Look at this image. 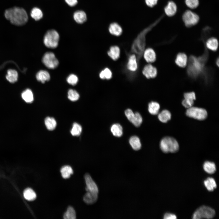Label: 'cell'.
<instances>
[{
    "mask_svg": "<svg viewBox=\"0 0 219 219\" xmlns=\"http://www.w3.org/2000/svg\"><path fill=\"white\" fill-rule=\"evenodd\" d=\"M18 76L17 72L16 70L9 69L7 71L6 77L9 82L14 83L17 80Z\"/></svg>",
    "mask_w": 219,
    "mask_h": 219,
    "instance_id": "cell-33",
    "label": "cell"
},
{
    "mask_svg": "<svg viewBox=\"0 0 219 219\" xmlns=\"http://www.w3.org/2000/svg\"><path fill=\"white\" fill-rule=\"evenodd\" d=\"M108 30L110 34L117 36L121 35L123 32L121 26L116 22H113L110 24Z\"/></svg>",
    "mask_w": 219,
    "mask_h": 219,
    "instance_id": "cell-14",
    "label": "cell"
},
{
    "mask_svg": "<svg viewBox=\"0 0 219 219\" xmlns=\"http://www.w3.org/2000/svg\"><path fill=\"white\" fill-rule=\"evenodd\" d=\"M59 39L58 33L54 30H50L44 35L43 42L45 46L50 48H55L58 46Z\"/></svg>",
    "mask_w": 219,
    "mask_h": 219,
    "instance_id": "cell-5",
    "label": "cell"
},
{
    "mask_svg": "<svg viewBox=\"0 0 219 219\" xmlns=\"http://www.w3.org/2000/svg\"><path fill=\"white\" fill-rule=\"evenodd\" d=\"M42 61L48 68L54 69L58 65L59 62L54 54L51 52H47L43 55Z\"/></svg>",
    "mask_w": 219,
    "mask_h": 219,
    "instance_id": "cell-8",
    "label": "cell"
},
{
    "mask_svg": "<svg viewBox=\"0 0 219 219\" xmlns=\"http://www.w3.org/2000/svg\"><path fill=\"white\" fill-rule=\"evenodd\" d=\"M22 97L26 103H30L33 100V96L31 90L29 89H26L22 93Z\"/></svg>",
    "mask_w": 219,
    "mask_h": 219,
    "instance_id": "cell-25",
    "label": "cell"
},
{
    "mask_svg": "<svg viewBox=\"0 0 219 219\" xmlns=\"http://www.w3.org/2000/svg\"><path fill=\"white\" fill-rule=\"evenodd\" d=\"M129 143L135 150H138L141 148V145L139 138L136 136H133L130 139Z\"/></svg>",
    "mask_w": 219,
    "mask_h": 219,
    "instance_id": "cell-22",
    "label": "cell"
},
{
    "mask_svg": "<svg viewBox=\"0 0 219 219\" xmlns=\"http://www.w3.org/2000/svg\"><path fill=\"white\" fill-rule=\"evenodd\" d=\"M138 66L135 54H129L127 65V69L130 71H135L137 70Z\"/></svg>",
    "mask_w": 219,
    "mask_h": 219,
    "instance_id": "cell-13",
    "label": "cell"
},
{
    "mask_svg": "<svg viewBox=\"0 0 219 219\" xmlns=\"http://www.w3.org/2000/svg\"><path fill=\"white\" fill-rule=\"evenodd\" d=\"M111 131L113 134L116 137H120L123 134V128L119 123L113 124L111 127Z\"/></svg>",
    "mask_w": 219,
    "mask_h": 219,
    "instance_id": "cell-28",
    "label": "cell"
},
{
    "mask_svg": "<svg viewBox=\"0 0 219 219\" xmlns=\"http://www.w3.org/2000/svg\"><path fill=\"white\" fill-rule=\"evenodd\" d=\"M62 177L65 179L69 178L73 173L72 168L69 165L63 166L60 170Z\"/></svg>",
    "mask_w": 219,
    "mask_h": 219,
    "instance_id": "cell-26",
    "label": "cell"
},
{
    "mask_svg": "<svg viewBox=\"0 0 219 219\" xmlns=\"http://www.w3.org/2000/svg\"><path fill=\"white\" fill-rule=\"evenodd\" d=\"M125 115L128 120L135 127H139L142 122V118L138 112L134 113L131 109H127L125 111Z\"/></svg>",
    "mask_w": 219,
    "mask_h": 219,
    "instance_id": "cell-10",
    "label": "cell"
},
{
    "mask_svg": "<svg viewBox=\"0 0 219 219\" xmlns=\"http://www.w3.org/2000/svg\"><path fill=\"white\" fill-rule=\"evenodd\" d=\"M175 62L178 66L182 68L185 67L187 62L186 55L183 53L178 54L176 56Z\"/></svg>",
    "mask_w": 219,
    "mask_h": 219,
    "instance_id": "cell-19",
    "label": "cell"
},
{
    "mask_svg": "<svg viewBox=\"0 0 219 219\" xmlns=\"http://www.w3.org/2000/svg\"><path fill=\"white\" fill-rule=\"evenodd\" d=\"M98 195V194L87 192L83 196V200L87 204H93L97 201Z\"/></svg>",
    "mask_w": 219,
    "mask_h": 219,
    "instance_id": "cell-17",
    "label": "cell"
},
{
    "mask_svg": "<svg viewBox=\"0 0 219 219\" xmlns=\"http://www.w3.org/2000/svg\"><path fill=\"white\" fill-rule=\"evenodd\" d=\"M79 98V95L75 90L70 89L68 92V98L71 101H75L77 100Z\"/></svg>",
    "mask_w": 219,
    "mask_h": 219,
    "instance_id": "cell-38",
    "label": "cell"
},
{
    "mask_svg": "<svg viewBox=\"0 0 219 219\" xmlns=\"http://www.w3.org/2000/svg\"><path fill=\"white\" fill-rule=\"evenodd\" d=\"M160 108V106L158 103L153 101L149 103L148 110L151 114L156 115L158 113Z\"/></svg>",
    "mask_w": 219,
    "mask_h": 219,
    "instance_id": "cell-31",
    "label": "cell"
},
{
    "mask_svg": "<svg viewBox=\"0 0 219 219\" xmlns=\"http://www.w3.org/2000/svg\"><path fill=\"white\" fill-rule=\"evenodd\" d=\"M24 198L27 200L31 201L36 198V194L33 189L30 188L26 189L23 193Z\"/></svg>",
    "mask_w": 219,
    "mask_h": 219,
    "instance_id": "cell-23",
    "label": "cell"
},
{
    "mask_svg": "<svg viewBox=\"0 0 219 219\" xmlns=\"http://www.w3.org/2000/svg\"><path fill=\"white\" fill-rule=\"evenodd\" d=\"M184 99L195 100L196 99L195 94L194 92H191L186 93L184 95Z\"/></svg>",
    "mask_w": 219,
    "mask_h": 219,
    "instance_id": "cell-42",
    "label": "cell"
},
{
    "mask_svg": "<svg viewBox=\"0 0 219 219\" xmlns=\"http://www.w3.org/2000/svg\"><path fill=\"white\" fill-rule=\"evenodd\" d=\"M189 61L188 73L192 77H196L203 70V64L202 60L192 56L189 58Z\"/></svg>",
    "mask_w": 219,
    "mask_h": 219,
    "instance_id": "cell-4",
    "label": "cell"
},
{
    "mask_svg": "<svg viewBox=\"0 0 219 219\" xmlns=\"http://www.w3.org/2000/svg\"><path fill=\"white\" fill-rule=\"evenodd\" d=\"M164 219H175L177 218L176 216L173 214L167 213L165 214L164 216Z\"/></svg>",
    "mask_w": 219,
    "mask_h": 219,
    "instance_id": "cell-44",
    "label": "cell"
},
{
    "mask_svg": "<svg viewBox=\"0 0 219 219\" xmlns=\"http://www.w3.org/2000/svg\"><path fill=\"white\" fill-rule=\"evenodd\" d=\"M160 17L154 22L143 29L137 35L134 40L131 47L130 54H134L136 55L138 63L143 56L145 50L146 36L160 21Z\"/></svg>",
    "mask_w": 219,
    "mask_h": 219,
    "instance_id": "cell-1",
    "label": "cell"
},
{
    "mask_svg": "<svg viewBox=\"0 0 219 219\" xmlns=\"http://www.w3.org/2000/svg\"><path fill=\"white\" fill-rule=\"evenodd\" d=\"M67 81L70 84L72 85H76L78 81V78L75 75L72 74L70 75L67 78Z\"/></svg>",
    "mask_w": 219,
    "mask_h": 219,
    "instance_id": "cell-39",
    "label": "cell"
},
{
    "mask_svg": "<svg viewBox=\"0 0 219 219\" xmlns=\"http://www.w3.org/2000/svg\"><path fill=\"white\" fill-rule=\"evenodd\" d=\"M5 18L12 24L16 26H22L27 22L28 16L23 9L14 7L6 10L5 12Z\"/></svg>",
    "mask_w": 219,
    "mask_h": 219,
    "instance_id": "cell-2",
    "label": "cell"
},
{
    "mask_svg": "<svg viewBox=\"0 0 219 219\" xmlns=\"http://www.w3.org/2000/svg\"><path fill=\"white\" fill-rule=\"evenodd\" d=\"M44 122L47 128L50 130H53L56 127V121L53 117H47L45 119Z\"/></svg>",
    "mask_w": 219,
    "mask_h": 219,
    "instance_id": "cell-30",
    "label": "cell"
},
{
    "mask_svg": "<svg viewBox=\"0 0 219 219\" xmlns=\"http://www.w3.org/2000/svg\"><path fill=\"white\" fill-rule=\"evenodd\" d=\"M203 168L206 172L210 174L214 173L216 170L215 163L209 161H206L204 163Z\"/></svg>",
    "mask_w": 219,
    "mask_h": 219,
    "instance_id": "cell-24",
    "label": "cell"
},
{
    "mask_svg": "<svg viewBox=\"0 0 219 219\" xmlns=\"http://www.w3.org/2000/svg\"><path fill=\"white\" fill-rule=\"evenodd\" d=\"M215 214V211L213 209L209 207L203 206L199 208L194 212L193 216V218L211 219L214 216Z\"/></svg>",
    "mask_w": 219,
    "mask_h": 219,
    "instance_id": "cell-6",
    "label": "cell"
},
{
    "mask_svg": "<svg viewBox=\"0 0 219 219\" xmlns=\"http://www.w3.org/2000/svg\"><path fill=\"white\" fill-rule=\"evenodd\" d=\"M171 116L170 112L167 110L165 109L158 114V118L160 121L165 123L170 120Z\"/></svg>",
    "mask_w": 219,
    "mask_h": 219,
    "instance_id": "cell-27",
    "label": "cell"
},
{
    "mask_svg": "<svg viewBox=\"0 0 219 219\" xmlns=\"http://www.w3.org/2000/svg\"><path fill=\"white\" fill-rule=\"evenodd\" d=\"M85 179L86 184L85 190L86 191L98 194L99 190L98 186L88 173L85 174Z\"/></svg>",
    "mask_w": 219,
    "mask_h": 219,
    "instance_id": "cell-11",
    "label": "cell"
},
{
    "mask_svg": "<svg viewBox=\"0 0 219 219\" xmlns=\"http://www.w3.org/2000/svg\"><path fill=\"white\" fill-rule=\"evenodd\" d=\"M99 76L101 79L109 80L112 78V72L109 68H106L100 72Z\"/></svg>",
    "mask_w": 219,
    "mask_h": 219,
    "instance_id": "cell-34",
    "label": "cell"
},
{
    "mask_svg": "<svg viewBox=\"0 0 219 219\" xmlns=\"http://www.w3.org/2000/svg\"><path fill=\"white\" fill-rule=\"evenodd\" d=\"M36 77L37 80L42 83L49 81L50 78L49 73L45 70H40L37 73Z\"/></svg>",
    "mask_w": 219,
    "mask_h": 219,
    "instance_id": "cell-21",
    "label": "cell"
},
{
    "mask_svg": "<svg viewBox=\"0 0 219 219\" xmlns=\"http://www.w3.org/2000/svg\"><path fill=\"white\" fill-rule=\"evenodd\" d=\"M107 54L113 60L116 61L120 57V49L118 46H112L108 51Z\"/></svg>",
    "mask_w": 219,
    "mask_h": 219,
    "instance_id": "cell-16",
    "label": "cell"
},
{
    "mask_svg": "<svg viewBox=\"0 0 219 219\" xmlns=\"http://www.w3.org/2000/svg\"><path fill=\"white\" fill-rule=\"evenodd\" d=\"M160 147L164 153H174L178 150L179 145L177 141L174 138L167 137L163 138L161 140Z\"/></svg>",
    "mask_w": 219,
    "mask_h": 219,
    "instance_id": "cell-3",
    "label": "cell"
},
{
    "mask_svg": "<svg viewBox=\"0 0 219 219\" xmlns=\"http://www.w3.org/2000/svg\"><path fill=\"white\" fill-rule=\"evenodd\" d=\"M158 1V0H145L146 5L150 7H152L155 5Z\"/></svg>",
    "mask_w": 219,
    "mask_h": 219,
    "instance_id": "cell-43",
    "label": "cell"
},
{
    "mask_svg": "<svg viewBox=\"0 0 219 219\" xmlns=\"http://www.w3.org/2000/svg\"><path fill=\"white\" fill-rule=\"evenodd\" d=\"M187 116L199 120H205L207 117V113L204 109L192 106L187 109Z\"/></svg>",
    "mask_w": 219,
    "mask_h": 219,
    "instance_id": "cell-7",
    "label": "cell"
},
{
    "mask_svg": "<svg viewBox=\"0 0 219 219\" xmlns=\"http://www.w3.org/2000/svg\"><path fill=\"white\" fill-rule=\"evenodd\" d=\"M66 3L70 6H74L78 3L77 0H65Z\"/></svg>",
    "mask_w": 219,
    "mask_h": 219,
    "instance_id": "cell-45",
    "label": "cell"
},
{
    "mask_svg": "<svg viewBox=\"0 0 219 219\" xmlns=\"http://www.w3.org/2000/svg\"><path fill=\"white\" fill-rule=\"evenodd\" d=\"M166 15L169 16H172L174 15L177 11V6L175 3L173 2H169L167 5L164 9Z\"/></svg>",
    "mask_w": 219,
    "mask_h": 219,
    "instance_id": "cell-18",
    "label": "cell"
},
{
    "mask_svg": "<svg viewBox=\"0 0 219 219\" xmlns=\"http://www.w3.org/2000/svg\"><path fill=\"white\" fill-rule=\"evenodd\" d=\"M182 105L187 109L192 106L194 104V100L190 99H184L182 102Z\"/></svg>",
    "mask_w": 219,
    "mask_h": 219,
    "instance_id": "cell-41",
    "label": "cell"
},
{
    "mask_svg": "<svg viewBox=\"0 0 219 219\" xmlns=\"http://www.w3.org/2000/svg\"><path fill=\"white\" fill-rule=\"evenodd\" d=\"M30 15L31 17L36 21L40 19L43 16L41 10L36 7L32 9Z\"/></svg>",
    "mask_w": 219,
    "mask_h": 219,
    "instance_id": "cell-35",
    "label": "cell"
},
{
    "mask_svg": "<svg viewBox=\"0 0 219 219\" xmlns=\"http://www.w3.org/2000/svg\"><path fill=\"white\" fill-rule=\"evenodd\" d=\"M142 72L146 78L149 79L155 77L157 71L155 67L150 64H148L144 66Z\"/></svg>",
    "mask_w": 219,
    "mask_h": 219,
    "instance_id": "cell-12",
    "label": "cell"
},
{
    "mask_svg": "<svg viewBox=\"0 0 219 219\" xmlns=\"http://www.w3.org/2000/svg\"><path fill=\"white\" fill-rule=\"evenodd\" d=\"M73 18L77 23L80 24L84 23L87 20L86 14L82 11L79 10L75 12L74 14Z\"/></svg>",
    "mask_w": 219,
    "mask_h": 219,
    "instance_id": "cell-20",
    "label": "cell"
},
{
    "mask_svg": "<svg viewBox=\"0 0 219 219\" xmlns=\"http://www.w3.org/2000/svg\"><path fill=\"white\" fill-rule=\"evenodd\" d=\"M63 217L65 219H75L76 213L73 208L71 206L68 207L66 211L64 214Z\"/></svg>",
    "mask_w": 219,
    "mask_h": 219,
    "instance_id": "cell-36",
    "label": "cell"
},
{
    "mask_svg": "<svg viewBox=\"0 0 219 219\" xmlns=\"http://www.w3.org/2000/svg\"><path fill=\"white\" fill-rule=\"evenodd\" d=\"M182 19L185 25L188 27L196 24L199 20L198 16L190 10L185 12L183 15Z\"/></svg>",
    "mask_w": 219,
    "mask_h": 219,
    "instance_id": "cell-9",
    "label": "cell"
},
{
    "mask_svg": "<svg viewBox=\"0 0 219 219\" xmlns=\"http://www.w3.org/2000/svg\"><path fill=\"white\" fill-rule=\"evenodd\" d=\"M82 131L81 126L76 123H74L71 130V133L73 136H78Z\"/></svg>",
    "mask_w": 219,
    "mask_h": 219,
    "instance_id": "cell-37",
    "label": "cell"
},
{
    "mask_svg": "<svg viewBox=\"0 0 219 219\" xmlns=\"http://www.w3.org/2000/svg\"><path fill=\"white\" fill-rule=\"evenodd\" d=\"M206 44L209 49L213 51H216L218 47V41L216 38H211L207 41Z\"/></svg>",
    "mask_w": 219,
    "mask_h": 219,
    "instance_id": "cell-32",
    "label": "cell"
},
{
    "mask_svg": "<svg viewBox=\"0 0 219 219\" xmlns=\"http://www.w3.org/2000/svg\"><path fill=\"white\" fill-rule=\"evenodd\" d=\"M185 2L187 6L191 9H195L199 5L198 0H186Z\"/></svg>",
    "mask_w": 219,
    "mask_h": 219,
    "instance_id": "cell-40",
    "label": "cell"
},
{
    "mask_svg": "<svg viewBox=\"0 0 219 219\" xmlns=\"http://www.w3.org/2000/svg\"><path fill=\"white\" fill-rule=\"evenodd\" d=\"M143 56L145 61L148 63H153L156 60V54L154 50L151 48H148L145 49Z\"/></svg>",
    "mask_w": 219,
    "mask_h": 219,
    "instance_id": "cell-15",
    "label": "cell"
},
{
    "mask_svg": "<svg viewBox=\"0 0 219 219\" xmlns=\"http://www.w3.org/2000/svg\"><path fill=\"white\" fill-rule=\"evenodd\" d=\"M204 183L207 189L210 191H213L217 187L215 180L211 177L207 178L204 181Z\"/></svg>",
    "mask_w": 219,
    "mask_h": 219,
    "instance_id": "cell-29",
    "label": "cell"
}]
</instances>
